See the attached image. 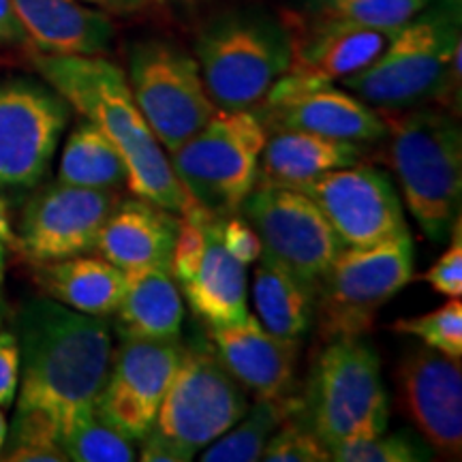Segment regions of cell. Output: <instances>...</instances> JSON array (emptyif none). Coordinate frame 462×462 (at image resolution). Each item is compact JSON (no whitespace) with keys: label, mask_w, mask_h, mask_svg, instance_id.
I'll return each mask as SVG.
<instances>
[{"label":"cell","mask_w":462,"mask_h":462,"mask_svg":"<svg viewBox=\"0 0 462 462\" xmlns=\"http://www.w3.org/2000/svg\"><path fill=\"white\" fill-rule=\"evenodd\" d=\"M265 462H330V452L298 415L276 429L262 454Z\"/></svg>","instance_id":"obj_34"},{"label":"cell","mask_w":462,"mask_h":462,"mask_svg":"<svg viewBox=\"0 0 462 462\" xmlns=\"http://www.w3.org/2000/svg\"><path fill=\"white\" fill-rule=\"evenodd\" d=\"M413 270L409 231L373 246H345L315 291L313 323L321 343L366 337L379 310L413 281Z\"/></svg>","instance_id":"obj_8"},{"label":"cell","mask_w":462,"mask_h":462,"mask_svg":"<svg viewBox=\"0 0 462 462\" xmlns=\"http://www.w3.org/2000/svg\"><path fill=\"white\" fill-rule=\"evenodd\" d=\"M240 212L257 231L262 253L313 291L345 248L315 201L293 187L257 182Z\"/></svg>","instance_id":"obj_12"},{"label":"cell","mask_w":462,"mask_h":462,"mask_svg":"<svg viewBox=\"0 0 462 462\" xmlns=\"http://www.w3.org/2000/svg\"><path fill=\"white\" fill-rule=\"evenodd\" d=\"M178 3H199V0H178Z\"/></svg>","instance_id":"obj_43"},{"label":"cell","mask_w":462,"mask_h":462,"mask_svg":"<svg viewBox=\"0 0 462 462\" xmlns=\"http://www.w3.org/2000/svg\"><path fill=\"white\" fill-rule=\"evenodd\" d=\"M180 217L152 201H118L103 223L97 248L123 273L135 268H170Z\"/></svg>","instance_id":"obj_22"},{"label":"cell","mask_w":462,"mask_h":462,"mask_svg":"<svg viewBox=\"0 0 462 462\" xmlns=\"http://www.w3.org/2000/svg\"><path fill=\"white\" fill-rule=\"evenodd\" d=\"M126 82L165 152L180 148L218 109L195 56L170 39L150 37L133 43Z\"/></svg>","instance_id":"obj_10"},{"label":"cell","mask_w":462,"mask_h":462,"mask_svg":"<svg viewBox=\"0 0 462 462\" xmlns=\"http://www.w3.org/2000/svg\"><path fill=\"white\" fill-rule=\"evenodd\" d=\"M304 17L349 22V24L398 28L432 0H298Z\"/></svg>","instance_id":"obj_30"},{"label":"cell","mask_w":462,"mask_h":462,"mask_svg":"<svg viewBox=\"0 0 462 462\" xmlns=\"http://www.w3.org/2000/svg\"><path fill=\"white\" fill-rule=\"evenodd\" d=\"M287 28L291 34L289 73L334 84L377 60L401 26L374 28L300 15L298 24Z\"/></svg>","instance_id":"obj_19"},{"label":"cell","mask_w":462,"mask_h":462,"mask_svg":"<svg viewBox=\"0 0 462 462\" xmlns=\"http://www.w3.org/2000/svg\"><path fill=\"white\" fill-rule=\"evenodd\" d=\"M32 65L45 84L118 150L126 167V184L135 198L152 201L178 217L193 206L173 176L163 146L135 106L123 69L103 56L43 51H34Z\"/></svg>","instance_id":"obj_2"},{"label":"cell","mask_w":462,"mask_h":462,"mask_svg":"<svg viewBox=\"0 0 462 462\" xmlns=\"http://www.w3.org/2000/svg\"><path fill=\"white\" fill-rule=\"evenodd\" d=\"M366 143L334 140L306 131H268L259 159L257 182L296 187L332 170L362 163Z\"/></svg>","instance_id":"obj_24"},{"label":"cell","mask_w":462,"mask_h":462,"mask_svg":"<svg viewBox=\"0 0 462 462\" xmlns=\"http://www.w3.org/2000/svg\"><path fill=\"white\" fill-rule=\"evenodd\" d=\"M293 189L315 201L343 246H373L409 231L394 182L374 165L326 171Z\"/></svg>","instance_id":"obj_15"},{"label":"cell","mask_w":462,"mask_h":462,"mask_svg":"<svg viewBox=\"0 0 462 462\" xmlns=\"http://www.w3.org/2000/svg\"><path fill=\"white\" fill-rule=\"evenodd\" d=\"M296 415L328 452L388 430L390 396L377 349L364 337L326 343L310 364Z\"/></svg>","instance_id":"obj_5"},{"label":"cell","mask_w":462,"mask_h":462,"mask_svg":"<svg viewBox=\"0 0 462 462\" xmlns=\"http://www.w3.org/2000/svg\"><path fill=\"white\" fill-rule=\"evenodd\" d=\"M20 388V345L15 332H0V409L15 402Z\"/></svg>","instance_id":"obj_37"},{"label":"cell","mask_w":462,"mask_h":462,"mask_svg":"<svg viewBox=\"0 0 462 462\" xmlns=\"http://www.w3.org/2000/svg\"><path fill=\"white\" fill-rule=\"evenodd\" d=\"M180 351V338H120L107 381L97 398V413L133 443H140L154 429Z\"/></svg>","instance_id":"obj_17"},{"label":"cell","mask_w":462,"mask_h":462,"mask_svg":"<svg viewBox=\"0 0 462 462\" xmlns=\"http://www.w3.org/2000/svg\"><path fill=\"white\" fill-rule=\"evenodd\" d=\"M26 43V34L17 20L14 3L0 0V45H20Z\"/></svg>","instance_id":"obj_39"},{"label":"cell","mask_w":462,"mask_h":462,"mask_svg":"<svg viewBox=\"0 0 462 462\" xmlns=\"http://www.w3.org/2000/svg\"><path fill=\"white\" fill-rule=\"evenodd\" d=\"M71 106L50 84L0 82V189L37 187L50 170Z\"/></svg>","instance_id":"obj_13"},{"label":"cell","mask_w":462,"mask_h":462,"mask_svg":"<svg viewBox=\"0 0 462 462\" xmlns=\"http://www.w3.org/2000/svg\"><path fill=\"white\" fill-rule=\"evenodd\" d=\"M300 409V398L281 396L263 398L236 421L227 432L215 439L204 448L199 460L204 462H257L262 460L265 443L274 435L276 429Z\"/></svg>","instance_id":"obj_28"},{"label":"cell","mask_w":462,"mask_h":462,"mask_svg":"<svg viewBox=\"0 0 462 462\" xmlns=\"http://www.w3.org/2000/svg\"><path fill=\"white\" fill-rule=\"evenodd\" d=\"M398 409L435 454L460 458L462 366L430 346H411L396 368Z\"/></svg>","instance_id":"obj_18"},{"label":"cell","mask_w":462,"mask_h":462,"mask_svg":"<svg viewBox=\"0 0 462 462\" xmlns=\"http://www.w3.org/2000/svg\"><path fill=\"white\" fill-rule=\"evenodd\" d=\"M7 420H5L3 409H0V458H3V449H5V441H7Z\"/></svg>","instance_id":"obj_42"},{"label":"cell","mask_w":462,"mask_h":462,"mask_svg":"<svg viewBox=\"0 0 462 462\" xmlns=\"http://www.w3.org/2000/svg\"><path fill=\"white\" fill-rule=\"evenodd\" d=\"M58 182L84 189H120L126 184V167L112 142L82 118L62 148Z\"/></svg>","instance_id":"obj_27"},{"label":"cell","mask_w":462,"mask_h":462,"mask_svg":"<svg viewBox=\"0 0 462 462\" xmlns=\"http://www.w3.org/2000/svg\"><path fill=\"white\" fill-rule=\"evenodd\" d=\"M120 338L178 340L184 321V298L170 268H135L125 273L116 309Z\"/></svg>","instance_id":"obj_23"},{"label":"cell","mask_w":462,"mask_h":462,"mask_svg":"<svg viewBox=\"0 0 462 462\" xmlns=\"http://www.w3.org/2000/svg\"><path fill=\"white\" fill-rule=\"evenodd\" d=\"M5 460L11 462H65L60 432L48 415L39 411H15L11 430H7Z\"/></svg>","instance_id":"obj_31"},{"label":"cell","mask_w":462,"mask_h":462,"mask_svg":"<svg viewBox=\"0 0 462 462\" xmlns=\"http://www.w3.org/2000/svg\"><path fill=\"white\" fill-rule=\"evenodd\" d=\"M15 337L17 411L48 415L62 432L95 409L114 354L106 317L79 313L51 298H31L15 315Z\"/></svg>","instance_id":"obj_1"},{"label":"cell","mask_w":462,"mask_h":462,"mask_svg":"<svg viewBox=\"0 0 462 462\" xmlns=\"http://www.w3.org/2000/svg\"><path fill=\"white\" fill-rule=\"evenodd\" d=\"M460 50V0H432L398 28L377 60L340 86L374 109L439 101L458 116Z\"/></svg>","instance_id":"obj_3"},{"label":"cell","mask_w":462,"mask_h":462,"mask_svg":"<svg viewBox=\"0 0 462 462\" xmlns=\"http://www.w3.org/2000/svg\"><path fill=\"white\" fill-rule=\"evenodd\" d=\"M265 140L268 131L253 109H217L167 161L195 206L234 217L255 189Z\"/></svg>","instance_id":"obj_7"},{"label":"cell","mask_w":462,"mask_h":462,"mask_svg":"<svg viewBox=\"0 0 462 462\" xmlns=\"http://www.w3.org/2000/svg\"><path fill=\"white\" fill-rule=\"evenodd\" d=\"M206 337L231 377L257 401L289 394L296 377L300 340L276 337L253 315L231 326H206Z\"/></svg>","instance_id":"obj_20"},{"label":"cell","mask_w":462,"mask_h":462,"mask_svg":"<svg viewBox=\"0 0 462 462\" xmlns=\"http://www.w3.org/2000/svg\"><path fill=\"white\" fill-rule=\"evenodd\" d=\"M26 43L43 54L101 56L112 48V17L84 0H11Z\"/></svg>","instance_id":"obj_21"},{"label":"cell","mask_w":462,"mask_h":462,"mask_svg":"<svg viewBox=\"0 0 462 462\" xmlns=\"http://www.w3.org/2000/svg\"><path fill=\"white\" fill-rule=\"evenodd\" d=\"M60 446L67 460L75 462H133L137 460V443L126 439L97 413V409L79 415L60 432Z\"/></svg>","instance_id":"obj_29"},{"label":"cell","mask_w":462,"mask_h":462,"mask_svg":"<svg viewBox=\"0 0 462 462\" xmlns=\"http://www.w3.org/2000/svg\"><path fill=\"white\" fill-rule=\"evenodd\" d=\"M0 240L15 251V229L14 225H11L7 204H5L3 198H0Z\"/></svg>","instance_id":"obj_40"},{"label":"cell","mask_w":462,"mask_h":462,"mask_svg":"<svg viewBox=\"0 0 462 462\" xmlns=\"http://www.w3.org/2000/svg\"><path fill=\"white\" fill-rule=\"evenodd\" d=\"M84 3L101 9L103 14L107 15L129 17V15L146 14V11L152 9L159 0H84Z\"/></svg>","instance_id":"obj_38"},{"label":"cell","mask_w":462,"mask_h":462,"mask_svg":"<svg viewBox=\"0 0 462 462\" xmlns=\"http://www.w3.org/2000/svg\"><path fill=\"white\" fill-rule=\"evenodd\" d=\"M195 60L218 109H253L291 67V34L263 9H227L201 26Z\"/></svg>","instance_id":"obj_6"},{"label":"cell","mask_w":462,"mask_h":462,"mask_svg":"<svg viewBox=\"0 0 462 462\" xmlns=\"http://www.w3.org/2000/svg\"><path fill=\"white\" fill-rule=\"evenodd\" d=\"M118 189H84L54 182L28 199L15 231V251L50 263L95 251L99 231L118 204Z\"/></svg>","instance_id":"obj_14"},{"label":"cell","mask_w":462,"mask_h":462,"mask_svg":"<svg viewBox=\"0 0 462 462\" xmlns=\"http://www.w3.org/2000/svg\"><path fill=\"white\" fill-rule=\"evenodd\" d=\"M265 131L289 129L356 143L383 142L385 123L379 109L332 82L285 73L253 107Z\"/></svg>","instance_id":"obj_16"},{"label":"cell","mask_w":462,"mask_h":462,"mask_svg":"<svg viewBox=\"0 0 462 462\" xmlns=\"http://www.w3.org/2000/svg\"><path fill=\"white\" fill-rule=\"evenodd\" d=\"M246 409V392L231 377L208 337H199L182 345L152 432L189 462L227 432Z\"/></svg>","instance_id":"obj_9"},{"label":"cell","mask_w":462,"mask_h":462,"mask_svg":"<svg viewBox=\"0 0 462 462\" xmlns=\"http://www.w3.org/2000/svg\"><path fill=\"white\" fill-rule=\"evenodd\" d=\"M452 245L435 263L421 274L437 293L446 298L462 296V217H458L449 231Z\"/></svg>","instance_id":"obj_35"},{"label":"cell","mask_w":462,"mask_h":462,"mask_svg":"<svg viewBox=\"0 0 462 462\" xmlns=\"http://www.w3.org/2000/svg\"><path fill=\"white\" fill-rule=\"evenodd\" d=\"M388 140L383 159L394 170L409 215L435 245L449 238L462 201V131L441 107L379 109Z\"/></svg>","instance_id":"obj_4"},{"label":"cell","mask_w":462,"mask_h":462,"mask_svg":"<svg viewBox=\"0 0 462 462\" xmlns=\"http://www.w3.org/2000/svg\"><path fill=\"white\" fill-rule=\"evenodd\" d=\"M5 253H7V245L0 240V310H3V287H5Z\"/></svg>","instance_id":"obj_41"},{"label":"cell","mask_w":462,"mask_h":462,"mask_svg":"<svg viewBox=\"0 0 462 462\" xmlns=\"http://www.w3.org/2000/svg\"><path fill=\"white\" fill-rule=\"evenodd\" d=\"M253 302L262 326L281 338L300 340L313 326L315 291L265 253L255 262Z\"/></svg>","instance_id":"obj_26"},{"label":"cell","mask_w":462,"mask_h":462,"mask_svg":"<svg viewBox=\"0 0 462 462\" xmlns=\"http://www.w3.org/2000/svg\"><path fill=\"white\" fill-rule=\"evenodd\" d=\"M170 270L190 310L206 326H231L251 315L246 265L223 245V217L195 204L180 215Z\"/></svg>","instance_id":"obj_11"},{"label":"cell","mask_w":462,"mask_h":462,"mask_svg":"<svg viewBox=\"0 0 462 462\" xmlns=\"http://www.w3.org/2000/svg\"><path fill=\"white\" fill-rule=\"evenodd\" d=\"M223 245L246 268L262 255V240L246 218H223Z\"/></svg>","instance_id":"obj_36"},{"label":"cell","mask_w":462,"mask_h":462,"mask_svg":"<svg viewBox=\"0 0 462 462\" xmlns=\"http://www.w3.org/2000/svg\"><path fill=\"white\" fill-rule=\"evenodd\" d=\"M432 449L424 439L407 430L381 432L366 441L330 449V460L337 462H424L432 460Z\"/></svg>","instance_id":"obj_33"},{"label":"cell","mask_w":462,"mask_h":462,"mask_svg":"<svg viewBox=\"0 0 462 462\" xmlns=\"http://www.w3.org/2000/svg\"><path fill=\"white\" fill-rule=\"evenodd\" d=\"M392 330L398 334L420 338L421 343L439 354L449 357H462V304L460 298H449L441 309L426 315L407 317L392 323Z\"/></svg>","instance_id":"obj_32"},{"label":"cell","mask_w":462,"mask_h":462,"mask_svg":"<svg viewBox=\"0 0 462 462\" xmlns=\"http://www.w3.org/2000/svg\"><path fill=\"white\" fill-rule=\"evenodd\" d=\"M34 281L56 302L79 313L107 317L118 309L125 273L103 257L75 255L39 263Z\"/></svg>","instance_id":"obj_25"}]
</instances>
